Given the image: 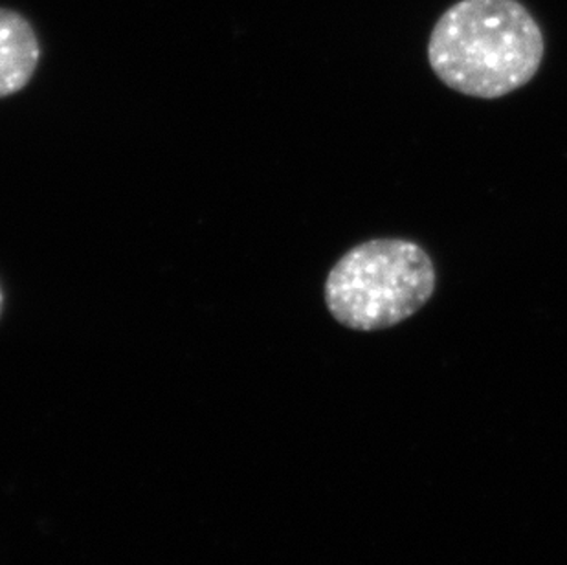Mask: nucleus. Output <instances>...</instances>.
Returning a JSON list of instances; mask_svg holds the SVG:
<instances>
[{
    "label": "nucleus",
    "mask_w": 567,
    "mask_h": 565,
    "mask_svg": "<svg viewBox=\"0 0 567 565\" xmlns=\"http://www.w3.org/2000/svg\"><path fill=\"white\" fill-rule=\"evenodd\" d=\"M546 54L544 33L519 0H460L430 33L429 61L452 91L498 100L527 85Z\"/></svg>",
    "instance_id": "f257e3e1"
},
{
    "label": "nucleus",
    "mask_w": 567,
    "mask_h": 565,
    "mask_svg": "<svg viewBox=\"0 0 567 565\" xmlns=\"http://www.w3.org/2000/svg\"><path fill=\"white\" fill-rule=\"evenodd\" d=\"M41 61L38 33L27 17L0 8V100L21 92Z\"/></svg>",
    "instance_id": "7ed1b4c3"
},
{
    "label": "nucleus",
    "mask_w": 567,
    "mask_h": 565,
    "mask_svg": "<svg viewBox=\"0 0 567 565\" xmlns=\"http://www.w3.org/2000/svg\"><path fill=\"white\" fill-rule=\"evenodd\" d=\"M434 261L408 239H373L354 246L327 276L323 298L340 326L373 332L417 315L434 296Z\"/></svg>",
    "instance_id": "f03ea898"
},
{
    "label": "nucleus",
    "mask_w": 567,
    "mask_h": 565,
    "mask_svg": "<svg viewBox=\"0 0 567 565\" xmlns=\"http://www.w3.org/2000/svg\"><path fill=\"white\" fill-rule=\"evenodd\" d=\"M2 309H4V292H2V287H0V315H2Z\"/></svg>",
    "instance_id": "20e7f679"
}]
</instances>
